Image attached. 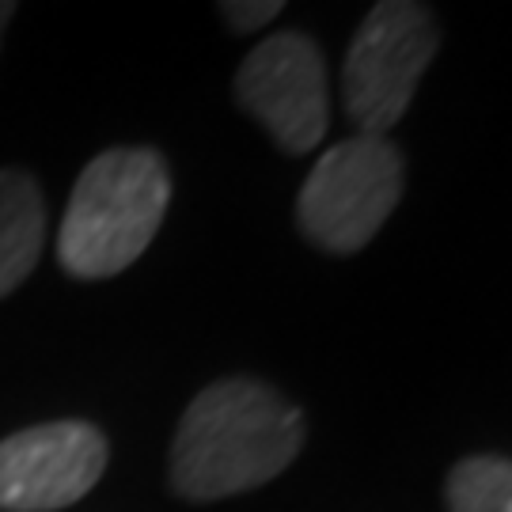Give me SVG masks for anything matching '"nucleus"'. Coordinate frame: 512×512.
<instances>
[{
    "label": "nucleus",
    "mask_w": 512,
    "mask_h": 512,
    "mask_svg": "<svg viewBox=\"0 0 512 512\" xmlns=\"http://www.w3.org/2000/svg\"><path fill=\"white\" fill-rule=\"evenodd\" d=\"M308 421L281 391L228 376L194 395L171 444V486L186 501H224L277 478L304 448Z\"/></svg>",
    "instance_id": "f257e3e1"
},
{
    "label": "nucleus",
    "mask_w": 512,
    "mask_h": 512,
    "mask_svg": "<svg viewBox=\"0 0 512 512\" xmlns=\"http://www.w3.org/2000/svg\"><path fill=\"white\" fill-rule=\"evenodd\" d=\"M171 175L156 148H107L80 171L57 232V262L80 281L129 270L156 239Z\"/></svg>",
    "instance_id": "f03ea898"
},
{
    "label": "nucleus",
    "mask_w": 512,
    "mask_h": 512,
    "mask_svg": "<svg viewBox=\"0 0 512 512\" xmlns=\"http://www.w3.org/2000/svg\"><path fill=\"white\" fill-rule=\"evenodd\" d=\"M403 175V152L387 137L357 133L330 145L300 186V232L330 255L361 251L395 213Z\"/></svg>",
    "instance_id": "7ed1b4c3"
},
{
    "label": "nucleus",
    "mask_w": 512,
    "mask_h": 512,
    "mask_svg": "<svg viewBox=\"0 0 512 512\" xmlns=\"http://www.w3.org/2000/svg\"><path fill=\"white\" fill-rule=\"evenodd\" d=\"M440 46L437 19L414 0H380L357 27L342 65L349 122L365 137L399 126Z\"/></svg>",
    "instance_id": "20e7f679"
},
{
    "label": "nucleus",
    "mask_w": 512,
    "mask_h": 512,
    "mask_svg": "<svg viewBox=\"0 0 512 512\" xmlns=\"http://www.w3.org/2000/svg\"><path fill=\"white\" fill-rule=\"evenodd\" d=\"M236 99L270 129L281 152L304 156L323 141L330 122L323 50L304 31L262 38L239 65Z\"/></svg>",
    "instance_id": "39448f33"
},
{
    "label": "nucleus",
    "mask_w": 512,
    "mask_h": 512,
    "mask_svg": "<svg viewBox=\"0 0 512 512\" xmlns=\"http://www.w3.org/2000/svg\"><path fill=\"white\" fill-rule=\"evenodd\" d=\"M110 459L103 429L65 418L0 440V512H57L92 494Z\"/></svg>",
    "instance_id": "423d86ee"
},
{
    "label": "nucleus",
    "mask_w": 512,
    "mask_h": 512,
    "mask_svg": "<svg viewBox=\"0 0 512 512\" xmlns=\"http://www.w3.org/2000/svg\"><path fill=\"white\" fill-rule=\"evenodd\" d=\"M46 243V202L19 167H0V300L35 274Z\"/></svg>",
    "instance_id": "0eeeda50"
},
{
    "label": "nucleus",
    "mask_w": 512,
    "mask_h": 512,
    "mask_svg": "<svg viewBox=\"0 0 512 512\" xmlns=\"http://www.w3.org/2000/svg\"><path fill=\"white\" fill-rule=\"evenodd\" d=\"M448 512H512V463L505 456H467L448 475Z\"/></svg>",
    "instance_id": "6e6552de"
},
{
    "label": "nucleus",
    "mask_w": 512,
    "mask_h": 512,
    "mask_svg": "<svg viewBox=\"0 0 512 512\" xmlns=\"http://www.w3.org/2000/svg\"><path fill=\"white\" fill-rule=\"evenodd\" d=\"M281 0H228V4H220V16L224 23L239 31V35H251L258 27H266L274 16H281Z\"/></svg>",
    "instance_id": "1a4fd4ad"
},
{
    "label": "nucleus",
    "mask_w": 512,
    "mask_h": 512,
    "mask_svg": "<svg viewBox=\"0 0 512 512\" xmlns=\"http://www.w3.org/2000/svg\"><path fill=\"white\" fill-rule=\"evenodd\" d=\"M12 16H16V4L0 0V38H4V31H8V23H12Z\"/></svg>",
    "instance_id": "9d476101"
}]
</instances>
